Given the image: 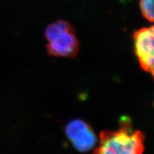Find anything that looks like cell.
Returning <instances> with one entry per match:
<instances>
[{
	"instance_id": "1",
	"label": "cell",
	"mask_w": 154,
	"mask_h": 154,
	"mask_svg": "<svg viewBox=\"0 0 154 154\" xmlns=\"http://www.w3.org/2000/svg\"><path fill=\"white\" fill-rule=\"evenodd\" d=\"M145 136L133 128L131 121L125 117L116 131H103L93 154H143Z\"/></svg>"
},
{
	"instance_id": "2",
	"label": "cell",
	"mask_w": 154,
	"mask_h": 154,
	"mask_svg": "<svg viewBox=\"0 0 154 154\" xmlns=\"http://www.w3.org/2000/svg\"><path fill=\"white\" fill-rule=\"evenodd\" d=\"M49 55L56 57L74 58L79 51V42L74 28L64 20H57L48 25L45 30Z\"/></svg>"
},
{
	"instance_id": "3",
	"label": "cell",
	"mask_w": 154,
	"mask_h": 154,
	"mask_svg": "<svg viewBox=\"0 0 154 154\" xmlns=\"http://www.w3.org/2000/svg\"><path fill=\"white\" fill-rule=\"evenodd\" d=\"M153 26L143 27L134 34L135 53L141 69L153 75Z\"/></svg>"
},
{
	"instance_id": "4",
	"label": "cell",
	"mask_w": 154,
	"mask_h": 154,
	"mask_svg": "<svg viewBox=\"0 0 154 154\" xmlns=\"http://www.w3.org/2000/svg\"><path fill=\"white\" fill-rule=\"evenodd\" d=\"M67 138L77 151L87 152L93 149L97 138L92 127L81 119L71 121L65 127Z\"/></svg>"
},
{
	"instance_id": "5",
	"label": "cell",
	"mask_w": 154,
	"mask_h": 154,
	"mask_svg": "<svg viewBox=\"0 0 154 154\" xmlns=\"http://www.w3.org/2000/svg\"><path fill=\"white\" fill-rule=\"evenodd\" d=\"M140 9L144 18L149 22H153V0H140Z\"/></svg>"
}]
</instances>
